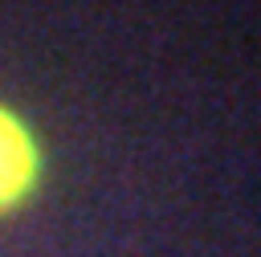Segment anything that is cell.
Segmentation results:
<instances>
[{
    "mask_svg": "<svg viewBox=\"0 0 261 257\" xmlns=\"http://www.w3.org/2000/svg\"><path fill=\"white\" fill-rule=\"evenodd\" d=\"M33 171H37V151L29 131L8 110H0V208L24 196V188L33 184Z\"/></svg>",
    "mask_w": 261,
    "mask_h": 257,
    "instance_id": "obj_1",
    "label": "cell"
}]
</instances>
